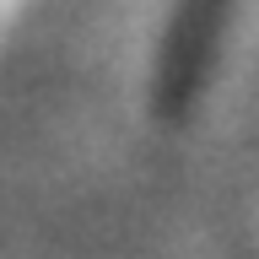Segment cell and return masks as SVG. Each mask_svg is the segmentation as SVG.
Returning a JSON list of instances; mask_svg holds the SVG:
<instances>
[{
  "mask_svg": "<svg viewBox=\"0 0 259 259\" xmlns=\"http://www.w3.org/2000/svg\"><path fill=\"white\" fill-rule=\"evenodd\" d=\"M232 0H178V22L167 32V92H189V81L200 76V65L210 54V38L222 32Z\"/></svg>",
  "mask_w": 259,
  "mask_h": 259,
  "instance_id": "cell-1",
  "label": "cell"
}]
</instances>
